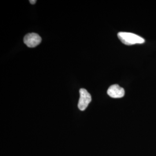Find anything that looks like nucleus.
Masks as SVG:
<instances>
[{"mask_svg":"<svg viewBox=\"0 0 156 156\" xmlns=\"http://www.w3.org/2000/svg\"><path fill=\"white\" fill-rule=\"evenodd\" d=\"M107 93L112 98H122L125 94L124 90L118 84L112 85L107 91Z\"/></svg>","mask_w":156,"mask_h":156,"instance_id":"20e7f679","label":"nucleus"},{"mask_svg":"<svg viewBox=\"0 0 156 156\" xmlns=\"http://www.w3.org/2000/svg\"><path fill=\"white\" fill-rule=\"evenodd\" d=\"M36 2H37V1H36L35 0H31V1H30V2L31 4H35Z\"/></svg>","mask_w":156,"mask_h":156,"instance_id":"39448f33","label":"nucleus"},{"mask_svg":"<svg viewBox=\"0 0 156 156\" xmlns=\"http://www.w3.org/2000/svg\"><path fill=\"white\" fill-rule=\"evenodd\" d=\"M41 41V37L36 33L28 34L24 37V43L28 48H35L39 45Z\"/></svg>","mask_w":156,"mask_h":156,"instance_id":"7ed1b4c3","label":"nucleus"},{"mask_svg":"<svg viewBox=\"0 0 156 156\" xmlns=\"http://www.w3.org/2000/svg\"><path fill=\"white\" fill-rule=\"evenodd\" d=\"M117 36L122 42L126 45L140 44L145 42V39L135 34L120 32Z\"/></svg>","mask_w":156,"mask_h":156,"instance_id":"f257e3e1","label":"nucleus"},{"mask_svg":"<svg viewBox=\"0 0 156 156\" xmlns=\"http://www.w3.org/2000/svg\"><path fill=\"white\" fill-rule=\"evenodd\" d=\"M80 98L78 102V108L80 111H83L91 101V97L89 93L84 89L79 90Z\"/></svg>","mask_w":156,"mask_h":156,"instance_id":"f03ea898","label":"nucleus"}]
</instances>
